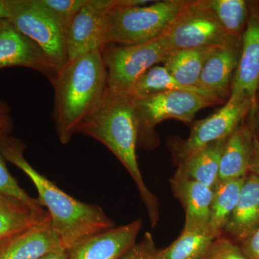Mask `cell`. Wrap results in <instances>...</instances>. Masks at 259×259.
I'll use <instances>...</instances> for the list:
<instances>
[{"mask_svg":"<svg viewBox=\"0 0 259 259\" xmlns=\"http://www.w3.org/2000/svg\"><path fill=\"white\" fill-rule=\"evenodd\" d=\"M40 259H68V250L64 246H60L44 255Z\"/></svg>","mask_w":259,"mask_h":259,"instance_id":"cell-32","label":"cell"},{"mask_svg":"<svg viewBox=\"0 0 259 259\" xmlns=\"http://www.w3.org/2000/svg\"><path fill=\"white\" fill-rule=\"evenodd\" d=\"M241 44L219 48L206 61L199 78V85L221 102L231 95L232 81L236 71Z\"/></svg>","mask_w":259,"mask_h":259,"instance_id":"cell-15","label":"cell"},{"mask_svg":"<svg viewBox=\"0 0 259 259\" xmlns=\"http://www.w3.org/2000/svg\"><path fill=\"white\" fill-rule=\"evenodd\" d=\"M250 171L259 177V144H254L253 158L250 163Z\"/></svg>","mask_w":259,"mask_h":259,"instance_id":"cell-33","label":"cell"},{"mask_svg":"<svg viewBox=\"0 0 259 259\" xmlns=\"http://www.w3.org/2000/svg\"><path fill=\"white\" fill-rule=\"evenodd\" d=\"M242 251L249 259H259V226L241 242Z\"/></svg>","mask_w":259,"mask_h":259,"instance_id":"cell-31","label":"cell"},{"mask_svg":"<svg viewBox=\"0 0 259 259\" xmlns=\"http://www.w3.org/2000/svg\"><path fill=\"white\" fill-rule=\"evenodd\" d=\"M76 134L97 140L122 163L136 183L151 226H156L159 215L158 202L145 184L138 163L139 124L132 98L107 90L101 103L78 126Z\"/></svg>","mask_w":259,"mask_h":259,"instance_id":"cell-3","label":"cell"},{"mask_svg":"<svg viewBox=\"0 0 259 259\" xmlns=\"http://www.w3.org/2000/svg\"><path fill=\"white\" fill-rule=\"evenodd\" d=\"M207 10L228 34L241 39L249 17L250 1L245 0H196Z\"/></svg>","mask_w":259,"mask_h":259,"instance_id":"cell-23","label":"cell"},{"mask_svg":"<svg viewBox=\"0 0 259 259\" xmlns=\"http://www.w3.org/2000/svg\"><path fill=\"white\" fill-rule=\"evenodd\" d=\"M162 36L170 51L201 48H224L241 44L231 36L209 11L201 8L196 0H187Z\"/></svg>","mask_w":259,"mask_h":259,"instance_id":"cell-6","label":"cell"},{"mask_svg":"<svg viewBox=\"0 0 259 259\" xmlns=\"http://www.w3.org/2000/svg\"><path fill=\"white\" fill-rule=\"evenodd\" d=\"M8 67L35 70L51 82L59 69L41 47L18 31L7 20L0 30V69Z\"/></svg>","mask_w":259,"mask_h":259,"instance_id":"cell-11","label":"cell"},{"mask_svg":"<svg viewBox=\"0 0 259 259\" xmlns=\"http://www.w3.org/2000/svg\"><path fill=\"white\" fill-rule=\"evenodd\" d=\"M10 17L8 0H0V20H8Z\"/></svg>","mask_w":259,"mask_h":259,"instance_id":"cell-34","label":"cell"},{"mask_svg":"<svg viewBox=\"0 0 259 259\" xmlns=\"http://www.w3.org/2000/svg\"><path fill=\"white\" fill-rule=\"evenodd\" d=\"M157 251L152 235L146 232L142 240L136 243L120 259H155Z\"/></svg>","mask_w":259,"mask_h":259,"instance_id":"cell-29","label":"cell"},{"mask_svg":"<svg viewBox=\"0 0 259 259\" xmlns=\"http://www.w3.org/2000/svg\"><path fill=\"white\" fill-rule=\"evenodd\" d=\"M227 139L215 141L181 161L177 174L214 188L219 182L220 163Z\"/></svg>","mask_w":259,"mask_h":259,"instance_id":"cell-20","label":"cell"},{"mask_svg":"<svg viewBox=\"0 0 259 259\" xmlns=\"http://www.w3.org/2000/svg\"><path fill=\"white\" fill-rule=\"evenodd\" d=\"M25 148L23 141L16 138H0V153L5 160L22 170L36 187L37 199L50 214L51 224L66 250L88 237L116 227L100 206L74 198L40 175L24 156Z\"/></svg>","mask_w":259,"mask_h":259,"instance_id":"cell-1","label":"cell"},{"mask_svg":"<svg viewBox=\"0 0 259 259\" xmlns=\"http://www.w3.org/2000/svg\"><path fill=\"white\" fill-rule=\"evenodd\" d=\"M8 22L36 42L60 69L68 61L66 35L39 0H8Z\"/></svg>","mask_w":259,"mask_h":259,"instance_id":"cell-7","label":"cell"},{"mask_svg":"<svg viewBox=\"0 0 259 259\" xmlns=\"http://www.w3.org/2000/svg\"><path fill=\"white\" fill-rule=\"evenodd\" d=\"M259 88V2L250 1L249 17L241 37V54L230 96L249 99L254 110Z\"/></svg>","mask_w":259,"mask_h":259,"instance_id":"cell-12","label":"cell"},{"mask_svg":"<svg viewBox=\"0 0 259 259\" xmlns=\"http://www.w3.org/2000/svg\"><path fill=\"white\" fill-rule=\"evenodd\" d=\"M133 102L139 124V141L162 121L176 119L189 123L199 110L214 105L199 94L187 91L164 92Z\"/></svg>","mask_w":259,"mask_h":259,"instance_id":"cell-8","label":"cell"},{"mask_svg":"<svg viewBox=\"0 0 259 259\" xmlns=\"http://www.w3.org/2000/svg\"><path fill=\"white\" fill-rule=\"evenodd\" d=\"M51 83L56 135L61 144H67L106 95L107 72L101 49L69 59Z\"/></svg>","mask_w":259,"mask_h":259,"instance_id":"cell-2","label":"cell"},{"mask_svg":"<svg viewBox=\"0 0 259 259\" xmlns=\"http://www.w3.org/2000/svg\"><path fill=\"white\" fill-rule=\"evenodd\" d=\"M107 72V90L130 96L139 78L166 59L169 48L163 36L132 46L108 44L101 49Z\"/></svg>","mask_w":259,"mask_h":259,"instance_id":"cell-5","label":"cell"},{"mask_svg":"<svg viewBox=\"0 0 259 259\" xmlns=\"http://www.w3.org/2000/svg\"><path fill=\"white\" fill-rule=\"evenodd\" d=\"M204 259H249L242 251L241 247L222 236L213 241Z\"/></svg>","mask_w":259,"mask_h":259,"instance_id":"cell-28","label":"cell"},{"mask_svg":"<svg viewBox=\"0 0 259 259\" xmlns=\"http://www.w3.org/2000/svg\"><path fill=\"white\" fill-rule=\"evenodd\" d=\"M259 226V177H245L236 207L223 233L231 241L243 242Z\"/></svg>","mask_w":259,"mask_h":259,"instance_id":"cell-17","label":"cell"},{"mask_svg":"<svg viewBox=\"0 0 259 259\" xmlns=\"http://www.w3.org/2000/svg\"><path fill=\"white\" fill-rule=\"evenodd\" d=\"M141 219L85 238L68 250V259H120L135 244Z\"/></svg>","mask_w":259,"mask_h":259,"instance_id":"cell-13","label":"cell"},{"mask_svg":"<svg viewBox=\"0 0 259 259\" xmlns=\"http://www.w3.org/2000/svg\"><path fill=\"white\" fill-rule=\"evenodd\" d=\"M257 125H258L259 127V111L258 113V117H257Z\"/></svg>","mask_w":259,"mask_h":259,"instance_id":"cell-36","label":"cell"},{"mask_svg":"<svg viewBox=\"0 0 259 259\" xmlns=\"http://www.w3.org/2000/svg\"><path fill=\"white\" fill-rule=\"evenodd\" d=\"M64 32L65 35L87 0H39Z\"/></svg>","mask_w":259,"mask_h":259,"instance_id":"cell-26","label":"cell"},{"mask_svg":"<svg viewBox=\"0 0 259 259\" xmlns=\"http://www.w3.org/2000/svg\"><path fill=\"white\" fill-rule=\"evenodd\" d=\"M125 0H87L66 34L68 60L101 49L102 32L107 15Z\"/></svg>","mask_w":259,"mask_h":259,"instance_id":"cell-10","label":"cell"},{"mask_svg":"<svg viewBox=\"0 0 259 259\" xmlns=\"http://www.w3.org/2000/svg\"><path fill=\"white\" fill-rule=\"evenodd\" d=\"M0 193L11 196L36 208H44L38 199L32 198L18 185V182L10 173L5 159L0 153Z\"/></svg>","mask_w":259,"mask_h":259,"instance_id":"cell-27","label":"cell"},{"mask_svg":"<svg viewBox=\"0 0 259 259\" xmlns=\"http://www.w3.org/2000/svg\"><path fill=\"white\" fill-rule=\"evenodd\" d=\"M7 20H0V30L3 28V26H4Z\"/></svg>","mask_w":259,"mask_h":259,"instance_id":"cell-35","label":"cell"},{"mask_svg":"<svg viewBox=\"0 0 259 259\" xmlns=\"http://www.w3.org/2000/svg\"><path fill=\"white\" fill-rule=\"evenodd\" d=\"M245 177L219 181L213 188L208 230L215 238L222 236L225 227L238 202Z\"/></svg>","mask_w":259,"mask_h":259,"instance_id":"cell-22","label":"cell"},{"mask_svg":"<svg viewBox=\"0 0 259 259\" xmlns=\"http://www.w3.org/2000/svg\"><path fill=\"white\" fill-rule=\"evenodd\" d=\"M214 239L209 230H183L169 246L158 250L155 259H204Z\"/></svg>","mask_w":259,"mask_h":259,"instance_id":"cell-25","label":"cell"},{"mask_svg":"<svg viewBox=\"0 0 259 259\" xmlns=\"http://www.w3.org/2000/svg\"><path fill=\"white\" fill-rule=\"evenodd\" d=\"M187 2L164 0L147 5L151 2L125 0L107 15L102 28V47L108 44L137 45L161 37Z\"/></svg>","mask_w":259,"mask_h":259,"instance_id":"cell-4","label":"cell"},{"mask_svg":"<svg viewBox=\"0 0 259 259\" xmlns=\"http://www.w3.org/2000/svg\"><path fill=\"white\" fill-rule=\"evenodd\" d=\"M14 124L11 115V108L8 104L0 100V138L10 136L13 132Z\"/></svg>","mask_w":259,"mask_h":259,"instance_id":"cell-30","label":"cell"},{"mask_svg":"<svg viewBox=\"0 0 259 259\" xmlns=\"http://www.w3.org/2000/svg\"><path fill=\"white\" fill-rule=\"evenodd\" d=\"M49 221L47 209L0 193V241Z\"/></svg>","mask_w":259,"mask_h":259,"instance_id":"cell-18","label":"cell"},{"mask_svg":"<svg viewBox=\"0 0 259 259\" xmlns=\"http://www.w3.org/2000/svg\"><path fill=\"white\" fill-rule=\"evenodd\" d=\"M215 49L201 48L171 51L162 62L163 66L184 86L202 90L199 85L201 73L206 61Z\"/></svg>","mask_w":259,"mask_h":259,"instance_id":"cell-21","label":"cell"},{"mask_svg":"<svg viewBox=\"0 0 259 259\" xmlns=\"http://www.w3.org/2000/svg\"><path fill=\"white\" fill-rule=\"evenodd\" d=\"M253 145L249 130L238 127L227 139L220 163L219 181L244 178L250 171Z\"/></svg>","mask_w":259,"mask_h":259,"instance_id":"cell-19","label":"cell"},{"mask_svg":"<svg viewBox=\"0 0 259 259\" xmlns=\"http://www.w3.org/2000/svg\"><path fill=\"white\" fill-rule=\"evenodd\" d=\"M253 110L249 99L230 96L224 106L194 124L188 139L177 148L180 161L215 141L229 137L245 116Z\"/></svg>","mask_w":259,"mask_h":259,"instance_id":"cell-9","label":"cell"},{"mask_svg":"<svg viewBox=\"0 0 259 259\" xmlns=\"http://www.w3.org/2000/svg\"><path fill=\"white\" fill-rule=\"evenodd\" d=\"M171 185L185 210L183 230H208L213 189L177 173Z\"/></svg>","mask_w":259,"mask_h":259,"instance_id":"cell-16","label":"cell"},{"mask_svg":"<svg viewBox=\"0 0 259 259\" xmlns=\"http://www.w3.org/2000/svg\"><path fill=\"white\" fill-rule=\"evenodd\" d=\"M168 91H187L199 94L215 104L222 103L215 97L199 89L187 88L177 81L163 66H155L144 73L136 83L130 97L133 100Z\"/></svg>","mask_w":259,"mask_h":259,"instance_id":"cell-24","label":"cell"},{"mask_svg":"<svg viewBox=\"0 0 259 259\" xmlns=\"http://www.w3.org/2000/svg\"><path fill=\"white\" fill-rule=\"evenodd\" d=\"M63 246L51 221L0 241V259H40Z\"/></svg>","mask_w":259,"mask_h":259,"instance_id":"cell-14","label":"cell"}]
</instances>
